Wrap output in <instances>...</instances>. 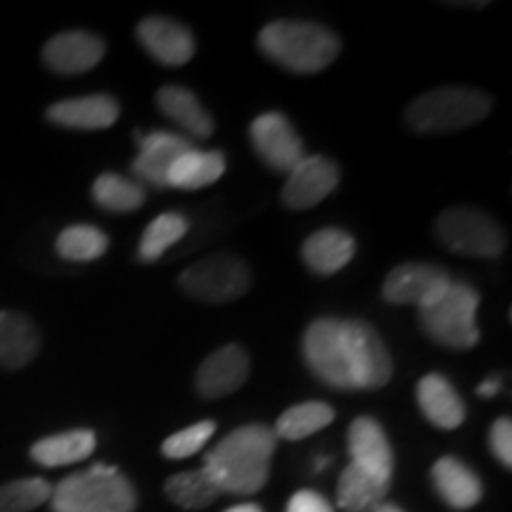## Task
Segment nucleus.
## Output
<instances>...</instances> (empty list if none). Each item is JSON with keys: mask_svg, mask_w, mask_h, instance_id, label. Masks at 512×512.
I'll return each instance as SVG.
<instances>
[{"mask_svg": "<svg viewBox=\"0 0 512 512\" xmlns=\"http://www.w3.org/2000/svg\"><path fill=\"white\" fill-rule=\"evenodd\" d=\"M275 446H278V437L273 427H238L204 456L202 470L214 479L221 494H256L264 489L271 475Z\"/></svg>", "mask_w": 512, "mask_h": 512, "instance_id": "nucleus-1", "label": "nucleus"}, {"mask_svg": "<svg viewBox=\"0 0 512 512\" xmlns=\"http://www.w3.org/2000/svg\"><path fill=\"white\" fill-rule=\"evenodd\" d=\"M259 48L287 72L316 74L335 62L339 38L316 22L280 19L261 29Z\"/></svg>", "mask_w": 512, "mask_h": 512, "instance_id": "nucleus-2", "label": "nucleus"}, {"mask_svg": "<svg viewBox=\"0 0 512 512\" xmlns=\"http://www.w3.org/2000/svg\"><path fill=\"white\" fill-rule=\"evenodd\" d=\"M53 512H133L138 494L112 465H93L64 477L50 494Z\"/></svg>", "mask_w": 512, "mask_h": 512, "instance_id": "nucleus-3", "label": "nucleus"}, {"mask_svg": "<svg viewBox=\"0 0 512 512\" xmlns=\"http://www.w3.org/2000/svg\"><path fill=\"white\" fill-rule=\"evenodd\" d=\"M494 100L467 86L427 91L406 107V124L418 133H456L489 117Z\"/></svg>", "mask_w": 512, "mask_h": 512, "instance_id": "nucleus-4", "label": "nucleus"}, {"mask_svg": "<svg viewBox=\"0 0 512 512\" xmlns=\"http://www.w3.org/2000/svg\"><path fill=\"white\" fill-rule=\"evenodd\" d=\"M479 292L467 283H451L437 302L420 309L425 335L448 349H472L479 344Z\"/></svg>", "mask_w": 512, "mask_h": 512, "instance_id": "nucleus-5", "label": "nucleus"}, {"mask_svg": "<svg viewBox=\"0 0 512 512\" xmlns=\"http://www.w3.org/2000/svg\"><path fill=\"white\" fill-rule=\"evenodd\" d=\"M434 235L451 252L479 259H496L508 245L498 221L472 207H453L439 214Z\"/></svg>", "mask_w": 512, "mask_h": 512, "instance_id": "nucleus-6", "label": "nucleus"}, {"mask_svg": "<svg viewBox=\"0 0 512 512\" xmlns=\"http://www.w3.org/2000/svg\"><path fill=\"white\" fill-rule=\"evenodd\" d=\"M181 290L192 299L209 304H226L240 299L252 285L249 266L235 254H211L195 261L178 278Z\"/></svg>", "mask_w": 512, "mask_h": 512, "instance_id": "nucleus-7", "label": "nucleus"}, {"mask_svg": "<svg viewBox=\"0 0 512 512\" xmlns=\"http://www.w3.org/2000/svg\"><path fill=\"white\" fill-rule=\"evenodd\" d=\"M344 354L351 377V389H382L392 380L394 363L387 344L373 325L361 318L342 320Z\"/></svg>", "mask_w": 512, "mask_h": 512, "instance_id": "nucleus-8", "label": "nucleus"}, {"mask_svg": "<svg viewBox=\"0 0 512 512\" xmlns=\"http://www.w3.org/2000/svg\"><path fill=\"white\" fill-rule=\"evenodd\" d=\"M302 351L306 366L320 382L332 389H339V392H354L351 389L347 354H344L342 320L330 316L313 320L304 332Z\"/></svg>", "mask_w": 512, "mask_h": 512, "instance_id": "nucleus-9", "label": "nucleus"}, {"mask_svg": "<svg viewBox=\"0 0 512 512\" xmlns=\"http://www.w3.org/2000/svg\"><path fill=\"white\" fill-rule=\"evenodd\" d=\"M451 275H448L441 266L434 264H413L396 266L392 273L387 275L382 285L384 302L399 304V306H418L425 309L437 302L448 287H451Z\"/></svg>", "mask_w": 512, "mask_h": 512, "instance_id": "nucleus-10", "label": "nucleus"}, {"mask_svg": "<svg viewBox=\"0 0 512 512\" xmlns=\"http://www.w3.org/2000/svg\"><path fill=\"white\" fill-rule=\"evenodd\" d=\"M254 150L275 171H290L304 159L302 138L297 136L290 119L280 112H266L249 126Z\"/></svg>", "mask_w": 512, "mask_h": 512, "instance_id": "nucleus-11", "label": "nucleus"}, {"mask_svg": "<svg viewBox=\"0 0 512 512\" xmlns=\"http://www.w3.org/2000/svg\"><path fill=\"white\" fill-rule=\"evenodd\" d=\"M339 183V169L323 155L304 157L290 171L283 188V202L290 209H311L332 195Z\"/></svg>", "mask_w": 512, "mask_h": 512, "instance_id": "nucleus-12", "label": "nucleus"}, {"mask_svg": "<svg viewBox=\"0 0 512 512\" xmlns=\"http://www.w3.org/2000/svg\"><path fill=\"white\" fill-rule=\"evenodd\" d=\"M136 143H138V157L133 159V174L140 181L157 185V188H169L166 178H169L171 166L183 152L192 150L190 138L178 136V133L169 131H152V133H140L136 131Z\"/></svg>", "mask_w": 512, "mask_h": 512, "instance_id": "nucleus-13", "label": "nucleus"}, {"mask_svg": "<svg viewBox=\"0 0 512 512\" xmlns=\"http://www.w3.org/2000/svg\"><path fill=\"white\" fill-rule=\"evenodd\" d=\"M249 377V356L240 344H228V347L216 349L200 363L195 375L197 392L204 399H221L238 392Z\"/></svg>", "mask_w": 512, "mask_h": 512, "instance_id": "nucleus-14", "label": "nucleus"}, {"mask_svg": "<svg viewBox=\"0 0 512 512\" xmlns=\"http://www.w3.org/2000/svg\"><path fill=\"white\" fill-rule=\"evenodd\" d=\"M136 36L147 53L164 67H181L195 55V38L190 29L169 17H145Z\"/></svg>", "mask_w": 512, "mask_h": 512, "instance_id": "nucleus-15", "label": "nucleus"}, {"mask_svg": "<svg viewBox=\"0 0 512 512\" xmlns=\"http://www.w3.org/2000/svg\"><path fill=\"white\" fill-rule=\"evenodd\" d=\"M105 50V41L91 31H64L46 43L43 60L57 74H83L105 57Z\"/></svg>", "mask_w": 512, "mask_h": 512, "instance_id": "nucleus-16", "label": "nucleus"}, {"mask_svg": "<svg viewBox=\"0 0 512 512\" xmlns=\"http://www.w3.org/2000/svg\"><path fill=\"white\" fill-rule=\"evenodd\" d=\"M347 446L351 463L373 472L377 477L387 479V482H392L394 453L380 422L366 418V415H363V418H356L349 425Z\"/></svg>", "mask_w": 512, "mask_h": 512, "instance_id": "nucleus-17", "label": "nucleus"}, {"mask_svg": "<svg viewBox=\"0 0 512 512\" xmlns=\"http://www.w3.org/2000/svg\"><path fill=\"white\" fill-rule=\"evenodd\" d=\"M53 124L74 131H102L117 124L119 102L112 95H83V98L60 100L46 112Z\"/></svg>", "mask_w": 512, "mask_h": 512, "instance_id": "nucleus-18", "label": "nucleus"}, {"mask_svg": "<svg viewBox=\"0 0 512 512\" xmlns=\"http://www.w3.org/2000/svg\"><path fill=\"white\" fill-rule=\"evenodd\" d=\"M432 484L441 501L453 510H470L482 501L484 486L475 472L458 458H439L432 467Z\"/></svg>", "mask_w": 512, "mask_h": 512, "instance_id": "nucleus-19", "label": "nucleus"}, {"mask_svg": "<svg viewBox=\"0 0 512 512\" xmlns=\"http://www.w3.org/2000/svg\"><path fill=\"white\" fill-rule=\"evenodd\" d=\"M418 406L439 430H456L465 422V403L444 375L432 373L418 382Z\"/></svg>", "mask_w": 512, "mask_h": 512, "instance_id": "nucleus-20", "label": "nucleus"}, {"mask_svg": "<svg viewBox=\"0 0 512 512\" xmlns=\"http://www.w3.org/2000/svg\"><path fill=\"white\" fill-rule=\"evenodd\" d=\"M41 349L36 325L17 311H0V366L19 370L34 361Z\"/></svg>", "mask_w": 512, "mask_h": 512, "instance_id": "nucleus-21", "label": "nucleus"}, {"mask_svg": "<svg viewBox=\"0 0 512 512\" xmlns=\"http://www.w3.org/2000/svg\"><path fill=\"white\" fill-rule=\"evenodd\" d=\"M356 240L347 230L323 228L306 238L302 247L304 264L318 275H332L342 271L344 266L354 259Z\"/></svg>", "mask_w": 512, "mask_h": 512, "instance_id": "nucleus-22", "label": "nucleus"}, {"mask_svg": "<svg viewBox=\"0 0 512 512\" xmlns=\"http://www.w3.org/2000/svg\"><path fill=\"white\" fill-rule=\"evenodd\" d=\"M157 107L166 119L181 126L192 138H209L214 133V119L204 110L197 95L183 86H164L157 91Z\"/></svg>", "mask_w": 512, "mask_h": 512, "instance_id": "nucleus-23", "label": "nucleus"}, {"mask_svg": "<svg viewBox=\"0 0 512 512\" xmlns=\"http://www.w3.org/2000/svg\"><path fill=\"white\" fill-rule=\"evenodd\" d=\"M392 482L349 463L337 484V505L344 512H373L377 505L384 503Z\"/></svg>", "mask_w": 512, "mask_h": 512, "instance_id": "nucleus-24", "label": "nucleus"}, {"mask_svg": "<svg viewBox=\"0 0 512 512\" xmlns=\"http://www.w3.org/2000/svg\"><path fill=\"white\" fill-rule=\"evenodd\" d=\"M223 171H226V157L221 152H207L192 147V150L183 152L174 162V166H171L166 185L181 190H200L219 181Z\"/></svg>", "mask_w": 512, "mask_h": 512, "instance_id": "nucleus-25", "label": "nucleus"}, {"mask_svg": "<svg viewBox=\"0 0 512 512\" xmlns=\"http://www.w3.org/2000/svg\"><path fill=\"white\" fill-rule=\"evenodd\" d=\"M95 434L91 430H72L53 434L31 446V458L43 467H62L86 460L95 451Z\"/></svg>", "mask_w": 512, "mask_h": 512, "instance_id": "nucleus-26", "label": "nucleus"}, {"mask_svg": "<svg viewBox=\"0 0 512 512\" xmlns=\"http://www.w3.org/2000/svg\"><path fill=\"white\" fill-rule=\"evenodd\" d=\"M332 420H335V411H332V406H328V403L306 401L287 408L278 418V422H275L273 432L278 439L299 441L325 430Z\"/></svg>", "mask_w": 512, "mask_h": 512, "instance_id": "nucleus-27", "label": "nucleus"}, {"mask_svg": "<svg viewBox=\"0 0 512 512\" xmlns=\"http://www.w3.org/2000/svg\"><path fill=\"white\" fill-rule=\"evenodd\" d=\"M164 494L178 508L202 510L209 508L221 496V489L200 467V470L178 472V475L166 479Z\"/></svg>", "mask_w": 512, "mask_h": 512, "instance_id": "nucleus-28", "label": "nucleus"}, {"mask_svg": "<svg viewBox=\"0 0 512 512\" xmlns=\"http://www.w3.org/2000/svg\"><path fill=\"white\" fill-rule=\"evenodd\" d=\"M93 200L98 207L112 214H128L143 207L145 190L143 185L119 174H102L93 183Z\"/></svg>", "mask_w": 512, "mask_h": 512, "instance_id": "nucleus-29", "label": "nucleus"}, {"mask_svg": "<svg viewBox=\"0 0 512 512\" xmlns=\"http://www.w3.org/2000/svg\"><path fill=\"white\" fill-rule=\"evenodd\" d=\"M188 233V219L181 214H162L145 228L138 245V256L143 261H157L171 245L185 238Z\"/></svg>", "mask_w": 512, "mask_h": 512, "instance_id": "nucleus-30", "label": "nucleus"}, {"mask_svg": "<svg viewBox=\"0 0 512 512\" xmlns=\"http://www.w3.org/2000/svg\"><path fill=\"white\" fill-rule=\"evenodd\" d=\"M57 254L69 261H95L110 247V238L95 226H69L57 238Z\"/></svg>", "mask_w": 512, "mask_h": 512, "instance_id": "nucleus-31", "label": "nucleus"}, {"mask_svg": "<svg viewBox=\"0 0 512 512\" xmlns=\"http://www.w3.org/2000/svg\"><path fill=\"white\" fill-rule=\"evenodd\" d=\"M53 486L41 477L15 479L0 486V512H29L50 501Z\"/></svg>", "mask_w": 512, "mask_h": 512, "instance_id": "nucleus-32", "label": "nucleus"}, {"mask_svg": "<svg viewBox=\"0 0 512 512\" xmlns=\"http://www.w3.org/2000/svg\"><path fill=\"white\" fill-rule=\"evenodd\" d=\"M214 432H216L214 420L195 422V425H190L181 432L171 434V437L162 444V453L171 460L195 456V453H200L202 448L207 446V441L214 437Z\"/></svg>", "mask_w": 512, "mask_h": 512, "instance_id": "nucleus-33", "label": "nucleus"}, {"mask_svg": "<svg viewBox=\"0 0 512 512\" xmlns=\"http://www.w3.org/2000/svg\"><path fill=\"white\" fill-rule=\"evenodd\" d=\"M489 444L498 463L503 467H512V422L510 418H498L494 425H491L489 432Z\"/></svg>", "mask_w": 512, "mask_h": 512, "instance_id": "nucleus-34", "label": "nucleus"}, {"mask_svg": "<svg viewBox=\"0 0 512 512\" xmlns=\"http://www.w3.org/2000/svg\"><path fill=\"white\" fill-rule=\"evenodd\" d=\"M285 512H335V508L328 503V498H323L316 491H297L287 503Z\"/></svg>", "mask_w": 512, "mask_h": 512, "instance_id": "nucleus-35", "label": "nucleus"}, {"mask_svg": "<svg viewBox=\"0 0 512 512\" xmlns=\"http://www.w3.org/2000/svg\"><path fill=\"white\" fill-rule=\"evenodd\" d=\"M501 389H503L501 380H498V377H489V380H484L477 387V396H482V399H491V396H496Z\"/></svg>", "mask_w": 512, "mask_h": 512, "instance_id": "nucleus-36", "label": "nucleus"}, {"mask_svg": "<svg viewBox=\"0 0 512 512\" xmlns=\"http://www.w3.org/2000/svg\"><path fill=\"white\" fill-rule=\"evenodd\" d=\"M226 512H264V510L254 503H242V505H235V508H228Z\"/></svg>", "mask_w": 512, "mask_h": 512, "instance_id": "nucleus-37", "label": "nucleus"}, {"mask_svg": "<svg viewBox=\"0 0 512 512\" xmlns=\"http://www.w3.org/2000/svg\"><path fill=\"white\" fill-rule=\"evenodd\" d=\"M373 512H403V510L399 508V505H394V503H387V501H384V503L377 505V508H375Z\"/></svg>", "mask_w": 512, "mask_h": 512, "instance_id": "nucleus-38", "label": "nucleus"}]
</instances>
